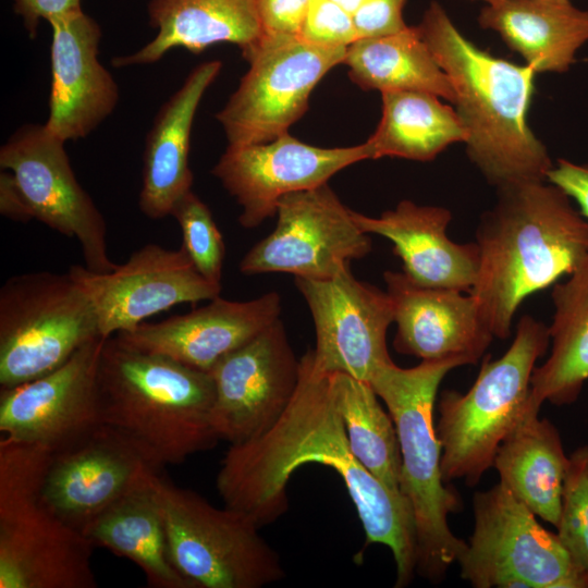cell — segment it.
<instances>
[{
  "label": "cell",
  "instance_id": "obj_1",
  "mask_svg": "<svg viewBox=\"0 0 588 588\" xmlns=\"http://www.w3.org/2000/svg\"><path fill=\"white\" fill-rule=\"evenodd\" d=\"M296 391L279 419L261 436L230 444L216 485L224 505L262 527L289 506L287 483L306 464H320L344 482L366 535V543L388 547L396 567L395 587L416 574L412 509L401 492L384 486L355 457L335 406L329 373L319 371L311 350L299 359Z\"/></svg>",
  "mask_w": 588,
  "mask_h": 588
},
{
  "label": "cell",
  "instance_id": "obj_2",
  "mask_svg": "<svg viewBox=\"0 0 588 588\" xmlns=\"http://www.w3.org/2000/svg\"><path fill=\"white\" fill-rule=\"evenodd\" d=\"M475 233L479 260L470 294L494 338L506 340L520 304L554 285L588 255V219L548 181L497 188Z\"/></svg>",
  "mask_w": 588,
  "mask_h": 588
},
{
  "label": "cell",
  "instance_id": "obj_3",
  "mask_svg": "<svg viewBox=\"0 0 588 588\" xmlns=\"http://www.w3.org/2000/svg\"><path fill=\"white\" fill-rule=\"evenodd\" d=\"M418 28L451 81L454 109L467 133L466 154L487 182L500 188L547 181L554 163L527 123L536 71L477 47L437 1Z\"/></svg>",
  "mask_w": 588,
  "mask_h": 588
},
{
  "label": "cell",
  "instance_id": "obj_4",
  "mask_svg": "<svg viewBox=\"0 0 588 588\" xmlns=\"http://www.w3.org/2000/svg\"><path fill=\"white\" fill-rule=\"evenodd\" d=\"M103 424L133 440L158 467L215 448L213 380L171 357L106 338L98 366Z\"/></svg>",
  "mask_w": 588,
  "mask_h": 588
},
{
  "label": "cell",
  "instance_id": "obj_5",
  "mask_svg": "<svg viewBox=\"0 0 588 588\" xmlns=\"http://www.w3.org/2000/svg\"><path fill=\"white\" fill-rule=\"evenodd\" d=\"M465 365L468 362L458 357L421 360L412 368H401L392 360L369 380L397 434L400 491L415 522L416 574L434 584L443 579L466 548L448 524L449 514L460 510L461 501L443 480L441 445L433 422L441 381L450 370Z\"/></svg>",
  "mask_w": 588,
  "mask_h": 588
},
{
  "label": "cell",
  "instance_id": "obj_6",
  "mask_svg": "<svg viewBox=\"0 0 588 588\" xmlns=\"http://www.w3.org/2000/svg\"><path fill=\"white\" fill-rule=\"evenodd\" d=\"M51 452L0 439V588H95L94 547L44 498Z\"/></svg>",
  "mask_w": 588,
  "mask_h": 588
},
{
  "label": "cell",
  "instance_id": "obj_7",
  "mask_svg": "<svg viewBox=\"0 0 588 588\" xmlns=\"http://www.w3.org/2000/svg\"><path fill=\"white\" fill-rule=\"evenodd\" d=\"M550 346L548 327L523 316L514 340L498 359L486 356L466 393L444 390L438 403L436 426L441 445V473L445 483L463 479L475 486L493 466L503 440L530 412H540L530 400L536 363Z\"/></svg>",
  "mask_w": 588,
  "mask_h": 588
},
{
  "label": "cell",
  "instance_id": "obj_8",
  "mask_svg": "<svg viewBox=\"0 0 588 588\" xmlns=\"http://www.w3.org/2000/svg\"><path fill=\"white\" fill-rule=\"evenodd\" d=\"M151 487L174 567L196 588H261L285 577L278 552L246 513L216 507L156 473Z\"/></svg>",
  "mask_w": 588,
  "mask_h": 588
},
{
  "label": "cell",
  "instance_id": "obj_9",
  "mask_svg": "<svg viewBox=\"0 0 588 588\" xmlns=\"http://www.w3.org/2000/svg\"><path fill=\"white\" fill-rule=\"evenodd\" d=\"M98 338L95 309L69 272L23 273L1 286V389L54 370Z\"/></svg>",
  "mask_w": 588,
  "mask_h": 588
},
{
  "label": "cell",
  "instance_id": "obj_10",
  "mask_svg": "<svg viewBox=\"0 0 588 588\" xmlns=\"http://www.w3.org/2000/svg\"><path fill=\"white\" fill-rule=\"evenodd\" d=\"M475 525L457 563L476 588H588L556 534L502 483L474 497Z\"/></svg>",
  "mask_w": 588,
  "mask_h": 588
},
{
  "label": "cell",
  "instance_id": "obj_11",
  "mask_svg": "<svg viewBox=\"0 0 588 588\" xmlns=\"http://www.w3.org/2000/svg\"><path fill=\"white\" fill-rule=\"evenodd\" d=\"M347 47H322L298 36H264L243 54L249 69L216 114L229 146L271 142L307 110L320 79L344 62Z\"/></svg>",
  "mask_w": 588,
  "mask_h": 588
},
{
  "label": "cell",
  "instance_id": "obj_12",
  "mask_svg": "<svg viewBox=\"0 0 588 588\" xmlns=\"http://www.w3.org/2000/svg\"><path fill=\"white\" fill-rule=\"evenodd\" d=\"M275 215L274 230L241 260L242 273L285 272L323 280L371 252L369 235L328 183L283 196Z\"/></svg>",
  "mask_w": 588,
  "mask_h": 588
},
{
  "label": "cell",
  "instance_id": "obj_13",
  "mask_svg": "<svg viewBox=\"0 0 588 588\" xmlns=\"http://www.w3.org/2000/svg\"><path fill=\"white\" fill-rule=\"evenodd\" d=\"M65 142L45 124L20 126L0 148V168L15 176L35 219L79 243L85 267L107 273V225L93 198L78 183Z\"/></svg>",
  "mask_w": 588,
  "mask_h": 588
},
{
  "label": "cell",
  "instance_id": "obj_14",
  "mask_svg": "<svg viewBox=\"0 0 588 588\" xmlns=\"http://www.w3.org/2000/svg\"><path fill=\"white\" fill-rule=\"evenodd\" d=\"M105 339L85 344L64 364L41 377L1 389L0 439L57 453L103 425L98 366Z\"/></svg>",
  "mask_w": 588,
  "mask_h": 588
},
{
  "label": "cell",
  "instance_id": "obj_15",
  "mask_svg": "<svg viewBox=\"0 0 588 588\" xmlns=\"http://www.w3.org/2000/svg\"><path fill=\"white\" fill-rule=\"evenodd\" d=\"M310 310L316 332L311 350L315 367L324 373L343 372L369 382L392 362L387 331L394 320L387 291L358 281L350 265L329 279L295 278Z\"/></svg>",
  "mask_w": 588,
  "mask_h": 588
},
{
  "label": "cell",
  "instance_id": "obj_16",
  "mask_svg": "<svg viewBox=\"0 0 588 588\" xmlns=\"http://www.w3.org/2000/svg\"><path fill=\"white\" fill-rule=\"evenodd\" d=\"M299 368L280 319L222 357L209 372L211 422L219 439L237 444L269 430L296 391Z\"/></svg>",
  "mask_w": 588,
  "mask_h": 588
},
{
  "label": "cell",
  "instance_id": "obj_17",
  "mask_svg": "<svg viewBox=\"0 0 588 588\" xmlns=\"http://www.w3.org/2000/svg\"><path fill=\"white\" fill-rule=\"evenodd\" d=\"M69 273L88 296L102 338L127 331L175 305L210 301L221 284L205 279L181 246L147 244L107 273L72 266Z\"/></svg>",
  "mask_w": 588,
  "mask_h": 588
},
{
  "label": "cell",
  "instance_id": "obj_18",
  "mask_svg": "<svg viewBox=\"0 0 588 588\" xmlns=\"http://www.w3.org/2000/svg\"><path fill=\"white\" fill-rule=\"evenodd\" d=\"M367 159L365 143L321 148L285 133L268 143L228 146L211 173L242 207L240 224L253 229L277 213L283 196L326 184L342 169Z\"/></svg>",
  "mask_w": 588,
  "mask_h": 588
},
{
  "label": "cell",
  "instance_id": "obj_19",
  "mask_svg": "<svg viewBox=\"0 0 588 588\" xmlns=\"http://www.w3.org/2000/svg\"><path fill=\"white\" fill-rule=\"evenodd\" d=\"M160 471L128 437L106 424L51 454L44 498L69 526L82 530L151 474Z\"/></svg>",
  "mask_w": 588,
  "mask_h": 588
},
{
  "label": "cell",
  "instance_id": "obj_20",
  "mask_svg": "<svg viewBox=\"0 0 588 588\" xmlns=\"http://www.w3.org/2000/svg\"><path fill=\"white\" fill-rule=\"evenodd\" d=\"M46 127L60 139L85 138L115 109L120 91L98 60L102 32L83 10L54 17Z\"/></svg>",
  "mask_w": 588,
  "mask_h": 588
},
{
  "label": "cell",
  "instance_id": "obj_21",
  "mask_svg": "<svg viewBox=\"0 0 588 588\" xmlns=\"http://www.w3.org/2000/svg\"><path fill=\"white\" fill-rule=\"evenodd\" d=\"M280 311V296L275 292L246 302L217 296L188 314L161 322L144 321L114 335L128 346L210 372L222 357L274 323Z\"/></svg>",
  "mask_w": 588,
  "mask_h": 588
},
{
  "label": "cell",
  "instance_id": "obj_22",
  "mask_svg": "<svg viewBox=\"0 0 588 588\" xmlns=\"http://www.w3.org/2000/svg\"><path fill=\"white\" fill-rule=\"evenodd\" d=\"M383 279L393 304L396 352L421 360L479 362L494 336L470 293L422 286L404 272L385 271Z\"/></svg>",
  "mask_w": 588,
  "mask_h": 588
},
{
  "label": "cell",
  "instance_id": "obj_23",
  "mask_svg": "<svg viewBox=\"0 0 588 588\" xmlns=\"http://www.w3.org/2000/svg\"><path fill=\"white\" fill-rule=\"evenodd\" d=\"M352 215L365 233L392 242L393 253L403 262V272L413 282L470 292L478 269V246L475 241L456 243L448 236L452 220L449 209L405 199L377 218L353 210Z\"/></svg>",
  "mask_w": 588,
  "mask_h": 588
},
{
  "label": "cell",
  "instance_id": "obj_24",
  "mask_svg": "<svg viewBox=\"0 0 588 588\" xmlns=\"http://www.w3.org/2000/svg\"><path fill=\"white\" fill-rule=\"evenodd\" d=\"M222 63L195 66L182 86L161 106L145 139L139 209L150 219L170 216L174 204L192 191L191 132L197 108Z\"/></svg>",
  "mask_w": 588,
  "mask_h": 588
},
{
  "label": "cell",
  "instance_id": "obj_25",
  "mask_svg": "<svg viewBox=\"0 0 588 588\" xmlns=\"http://www.w3.org/2000/svg\"><path fill=\"white\" fill-rule=\"evenodd\" d=\"M147 11L156 36L134 53L114 57V68L151 64L174 48L200 53L219 42L245 54L264 37L257 0H150Z\"/></svg>",
  "mask_w": 588,
  "mask_h": 588
},
{
  "label": "cell",
  "instance_id": "obj_26",
  "mask_svg": "<svg viewBox=\"0 0 588 588\" xmlns=\"http://www.w3.org/2000/svg\"><path fill=\"white\" fill-rule=\"evenodd\" d=\"M537 72L563 73L588 41V11L571 0H494L478 16Z\"/></svg>",
  "mask_w": 588,
  "mask_h": 588
},
{
  "label": "cell",
  "instance_id": "obj_27",
  "mask_svg": "<svg viewBox=\"0 0 588 588\" xmlns=\"http://www.w3.org/2000/svg\"><path fill=\"white\" fill-rule=\"evenodd\" d=\"M154 474L93 519L82 534L94 548H105L135 563L149 587L196 588L172 563L151 487Z\"/></svg>",
  "mask_w": 588,
  "mask_h": 588
},
{
  "label": "cell",
  "instance_id": "obj_28",
  "mask_svg": "<svg viewBox=\"0 0 588 588\" xmlns=\"http://www.w3.org/2000/svg\"><path fill=\"white\" fill-rule=\"evenodd\" d=\"M550 355L531 376V403H574L588 380V255L552 289Z\"/></svg>",
  "mask_w": 588,
  "mask_h": 588
},
{
  "label": "cell",
  "instance_id": "obj_29",
  "mask_svg": "<svg viewBox=\"0 0 588 588\" xmlns=\"http://www.w3.org/2000/svg\"><path fill=\"white\" fill-rule=\"evenodd\" d=\"M567 464L556 427L530 412L499 445L492 467L500 483L556 527Z\"/></svg>",
  "mask_w": 588,
  "mask_h": 588
},
{
  "label": "cell",
  "instance_id": "obj_30",
  "mask_svg": "<svg viewBox=\"0 0 588 588\" xmlns=\"http://www.w3.org/2000/svg\"><path fill=\"white\" fill-rule=\"evenodd\" d=\"M353 83L364 90L426 91L454 102L449 76L425 42L418 26L363 38L347 47L344 62Z\"/></svg>",
  "mask_w": 588,
  "mask_h": 588
},
{
  "label": "cell",
  "instance_id": "obj_31",
  "mask_svg": "<svg viewBox=\"0 0 588 588\" xmlns=\"http://www.w3.org/2000/svg\"><path fill=\"white\" fill-rule=\"evenodd\" d=\"M381 98V119L365 142L370 159L397 157L426 162L450 145L466 142L458 114L440 97L426 91H387Z\"/></svg>",
  "mask_w": 588,
  "mask_h": 588
},
{
  "label": "cell",
  "instance_id": "obj_32",
  "mask_svg": "<svg viewBox=\"0 0 588 588\" xmlns=\"http://www.w3.org/2000/svg\"><path fill=\"white\" fill-rule=\"evenodd\" d=\"M335 406L358 462L389 489L400 491L401 453L393 419L369 382L329 373Z\"/></svg>",
  "mask_w": 588,
  "mask_h": 588
},
{
  "label": "cell",
  "instance_id": "obj_33",
  "mask_svg": "<svg viewBox=\"0 0 588 588\" xmlns=\"http://www.w3.org/2000/svg\"><path fill=\"white\" fill-rule=\"evenodd\" d=\"M170 216L181 228L182 247L197 271L208 281L221 284L225 247L208 206L189 191L174 204Z\"/></svg>",
  "mask_w": 588,
  "mask_h": 588
},
{
  "label": "cell",
  "instance_id": "obj_34",
  "mask_svg": "<svg viewBox=\"0 0 588 588\" xmlns=\"http://www.w3.org/2000/svg\"><path fill=\"white\" fill-rule=\"evenodd\" d=\"M556 530L573 561L588 575V445L568 456Z\"/></svg>",
  "mask_w": 588,
  "mask_h": 588
},
{
  "label": "cell",
  "instance_id": "obj_35",
  "mask_svg": "<svg viewBox=\"0 0 588 588\" xmlns=\"http://www.w3.org/2000/svg\"><path fill=\"white\" fill-rule=\"evenodd\" d=\"M299 38L322 47H348L358 40L353 14L330 0H311Z\"/></svg>",
  "mask_w": 588,
  "mask_h": 588
},
{
  "label": "cell",
  "instance_id": "obj_36",
  "mask_svg": "<svg viewBox=\"0 0 588 588\" xmlns=\"http://www.w3.org/2000/svg\"><path fill=\"white\" fill-rule=\"evenodd\" d=\"M407 0H363L353 14L358 39L395 34L408 25L403 19Z\"/></svg>",
  "mask_w": 588,
  "mask_h": 588
},
{
  "label": "cell",
  "instance_id": "obj_37",
  "mask_svg": "<svg viewBox=\"0 0 588 588\" xmlns=\"http://www.w3.org/2000/svg\"><path fill=\"white\" fill-rule=\"evenodd\" d=\"M264 36H298L311 0H257Z\"/></svg>",
  "mask_w": 588,
  "mask_h": 588
},
{
  "label": "cell",
  "instance_id": "obj_38",
  "mask_svg": "<svg viewBox=\"0 0 588 588\" xmlns=\"http://www.w3.org/2000/svg\"><path fill=\"white\" fill-rule=\"evenodd\" d=\"M547 181L562 188L588 219V163L559 159L547 174Z\"/></svg>",
  "mask_w": 588,
  "mask_h": 588
},
{
  "label": "cell",
  "instance_id": "obj_39",
  "mask_svg": "<svg viewBox=\"0 0 588 588\" xmlns=\"http://www.w3.org/2000/svg\"><path fill=\"white\" fill-rule=\"evenodd\" d=\"M13 9L34 38L40 21L49 23L54 17L82 10V7L81 0H13Z\"/></svg>",
  "mask_w": 588,
  "mask_h": 588
},
{
  "label": "cell",
  "instance_id": "obj_40",
  "mask_svg": "<svg viewBox=\"0 0 588 588\" xmlns=\"http://www.w3.org/2000/svg\"><path fill=\"white\" fill-rule=\"evenodd\" d=\"M0 213L19 222H28L35 219L24 192L9 170L0 172Z\"/></svg>",
  "mask_w": 588,
  "mask_h": 588
},
{
  "label": "cell",
  "instance_id": "obj_41",
  "mask_svg": "<svg viewBox=\"0 0 588 588\" xmlns=\"http://www.w3.org/2000/svg\"><path fill=\"white\" fill-rule=\"evenodd\" d=\"M330 1L336 3L338 5L345 9L347 12L354 14L363 0H330Z\"/></svg>",
  "mask_w": 588,
  "mask_h": 588
},
{
  "label": "cell",
  "instance_id": "obj_42",
  "mask_svg": "<svg viewBox=\"0 0 588 588\" xmlns=\"http://www.w3.org/2000/svg\"><path fill=\"white\" fill-rule=\"evenodd\" d=\"M482 1H485V2L487 3V2H491V1H494V0H482Z\"/></svg>",
  "mask_w": 588,
  "mask_h": 588
}]
</instances>
